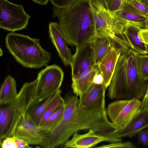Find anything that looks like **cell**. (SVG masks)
<instances>
[{
    "instance_id": "12",
    "label": "cell",
    "mask_w": 148,
    "mask_h": 148,
    "mask_svg": "<svg viewBox=\"0 0 148 148\" xmlns=\"http://www.w3.org/2000/svg\"><path fill=\"white\" fill-rule=\"evenodd\" d=\"M13 137L22 139L29 145L41 146L43 141L41 128L34 124L25 115L22 117L17 125Z\"/></svg>"
},
{
    "instance_id": "15",
    "label": "cell",
    "mask_w": 148,
    "mask_h": 148,
    "mask_svg": "<svg viewBox=\"0 0 148 148\" xmlns=\"http://www.w3.org/2000/svg\"><path fill=\"white\" fill-rule=\"evenodd\" d=\"M112 14L118 18L124 29L132 25L143 28L147 16L138 12L125 1L121 8Z\"/></svg>"
},
{
    "instance_id": "34",
    "label": "cell",
    "mask_w": 148,
    "mask_h": 148,
    "mask_svg": "<svg viewBox=\"0 0 148 148\" xmlns=\"http://www.w3.org/2000/svg\"><path fill=\"white\" fill-rule=\"evenodd\" d=\"M147 106H148V84L147 86L145 93L142 98L140 109Z\"/></svg>"
},
{
    "instance_id": "30",
    "label": "cell",
    "mask_w": 148,
    "mask_h": 148,
    "mask_svg": "<svg viewBox=\"0 0 148 148\" xmlns=\"http://www.w3.org/2000/svg\"><path fill=\"white\" fill-rule=\"evenodd\" d=\"M0 143L1 148H17L14 137H6Z\"/></svg>"
},
{
    "instance_id": "27",
    "label": "cell",
    "mask_w": 148,
    "mask_h": 148,
    "mask_svg": "<svg viewBox=\"0 0 148 148\" xmlns=\"http://www.w3.org/2000/svg\"><path fill=\"white\" fill-rule=\"evenodd\" d=\"M125 0H109L107 10L112 14L120 10Z\"/></svg>"
},
{
    "instance_id": "36",
    "label": "cell",
    "mask_w": 148,
    "mask_h": 148,
    "mask_svg": "<svg viewBox=\"0 0 148 148\" xmlns=\"http://www.w3.org/2000/svg\"><path fill=\"white\" fill-rule=\"evenodd\" d=\"M102 5L107 9V7L109 0H93Z\"/></svg>"
},
{
    "instance_id": "39",
    "label": "cell",
    "mask_w": 148,
    "mask_h": 148,
    "mask_svg": "<svg viewBox=\"0 0 148 148\" xmlns=\"http://www.w3.org/2000/svg\"><path fill=\"white\" fill-rule=\"evenodd\" d=\"M140 1L145 5L148 8V0H140Z\"/></svg>"
},
{
    "instance_id": "21",
    "label": "cell",
    "mask_w": 148,
    "mask_h": 148,
    "mask_svg": "<svg viewBox=\"0 0 148 148\" xmlns=\"http://www.w3.org/2000/svg\"><path fill=\"white\" fill-rule=\"evenodd\" d=\"M18 93L16 80L10 75L7 76L0 86V106L10 102L16 97Z\"/></svg>"
},
{
    "instance_id": "38",
    "label": "cell",
    "mask_w": 148,
    "mask_h": 148,
    "mask_svg": "<svg viewBox=\"0 0 148 148\" xmlns=\"http://www.w3.org/2000/svg\"><path fill=\"white\" fill-rule=\"evenodd\" d=\"M142 29H148V15L147 16V18L145 21L144 26Z\"/></svg>"
},
{
    "instance_id": "14",
    "label": "cell",
    "mask_w": 148,
    "mask_h": 148,
    "mask_svg": "<svg viewBox=\"0 0 148 148\" xmlns=\"http://www.w3.org/2000/svg\"><path fill=\"white\" fill-rule=\"evenodd\" d=\"M49 34L62 62L65 66L71 63L73 55L60 29L58 23L51 22L49 25Z\"/></svg>"
},
{
    "instance_id": "29",
    "label": "cell",
    "mask_w": 148,
    "mask_h": 148,
    "mask_svg": "<svg viewBox=\"0 0 148 148\" xmlns=\"http://www.w3.org/2000/svg\"><path fill=\"white\" fill-rule=\"evenodd\" d=\"M54 7L59 8H65L69 7L76 2L77 0H49Z\"/></svg>"
},
{
    "instance_id": "4",
    "label": "cell",
    "mask_w": 148,
    "mask_h": 148,
    "mask_svg": "<svg viewBox=\"0 0 148 148\" xmlns=\"http://www.w3.org/2000/svg\"><path fill=\"white\" fill-rule=\"evenodd\" d=\"M5 42L9 52L25 67L39 69L47 66L51 59V53L42 47L39 38L11 32L6 35Z\"/></svg>"
},
{
    "instance_id": "1",
    "label": "cell",
    "mask_w": 148,
    "mask_h": 148,
    "mask_svg": "<svg viewBox=\"0 0 148 148\" xmlns=\"http://www.w3.org/2000/svg\"><path fill=\"white\" fill-rule=\"evenodd\" d=\"M64 100L65 108L61 119L52 127L42 130L43 147L64 148L72 136L82 130H92L110 143L120 141L116 135L119 130L109 120L106 108L80 109L78 97L72 94H66Z\"/></svg>"
},
{
    "instance_id": "5",
    "label": "cell",
    "mask_w": 148,
    "mask_h": 148,
    "mask_svg": "<svg viewBox=\"0 0 148 148\" xmlns=\"http://www.w3.org/2000/svg\"><path fill=\"white\" fill-rule=\"evenodd\" d=\"M36 78L23 85L16 97L10 103L0 106V137H13L16 126L26 113L34 98Z\"/></svg>"
},
{
    "instance_id": "22",
    "label": "cell",
    "mask_w": 148,
    "mask_h": 148,
    "mask_svg": "<svg viewBox=\"0 0 148 148\" xmlns=\"http://www.w3.org/2000/svg\"><path fill=\"white\" fill-rule=\"evenodd\" d=\"M111 42V38L109 37L96 35L92 39L91 42L96 63L102 58Z\"/></svg>"
},
{
    "instance_id": "17",
    "label": "cell",
    "mask_w": 148,
    "mask_h": 148,
    "mask_svg": "<svg viewBox=\"0 0 148 148\" xmlns=\"http://www.w3.org/2000/svg\"><path fill=\"white\" fill-rule=\"evenodd\" d=\"M103 141L108 142L106 137L90 130L83 134L75 133L71 139L65 144L64 148H91Z\"/></svg>"
},
{
    "instance_id": "11",
    "label": "cell",
    "mask_w": 148,
    "mask_h": 148,
    "mask_svg": "<svg viewBox=\"0 0 148 148\" xmlns=\"http://www.w3.org/2000/svg\"><path fill=\"white\" fill-rule=\"evenodd\" d=\"M122 53L121 49L111 42L105 54L97 63L103 79V84L106 90L110 85L118 60Z\"/></svg>"
},
{
    "instance_id": "37",
    "label": "cell",
    "mask_w": 148,
    "mask_h": 148,
    "mask_svg": "<svg viewBox=\"0 0 148 148\" xmlns=\"http://www.w3.org/2000/svg\"><path fill=\"white\" fill-rule=\"evenodd\" d=\"M49 0H32L35 3L41 5H46L48 3Z\"/></svg>"
},
{
    "instance_id": "40",
    "label": "cell",
    "mask_w": 148,
    "mask_h": 148,
    "mask_svg": "<svg viewBox=\"0 0 148 148\" xmlns=\"http://www.w3.org/2000/svg\"><path fill=\"white\" fill-rule=\"evenodd\" d=\"M135 0H125V1L127 3H129L131 1H135Z\"/></svg>"
},
{
    "instance_id": "8",
    "label": "cell",
    "mask_w": 148,
    "mask_h": 148,
    "mask_svg": "<svg viewBox=\"0 0 148 148\" xmlns=\"http://www.w3.org/2000/svg\"><path fill=\"white\" fill-rule=\"evenodd\" d=\"M92 6L96 36L108 37L124 36V28L118 18L97 2L91 0Z\"/></svg>"
},
{
    "instance_id": "35",
    "label": "cell",
    "mask_w": 148,
    "mask_h": 148,
    "mask_svg": "<svg viewBox=\"0 0 148 148\" xmlns=\"http://www.w3.org/2000/svg\"><path fill=\"white\" fill-rule=\"evenodd\" d=\"M93 84H103V77L100 71L94 77Z\"/></svg>"
},
{
    "instance_id": "13",
    "label": "cell",
    "mask_w": 148,
    "mask_h": 148,
    "mask_svg": "<svg viewBox=\"0 0 148 148\" xmlns=\"http://www.w3.org/2000/svg\"><path fill=\"white\" fill-rule=\"evenodd\" d=\"M106 91L103 84H93L88 90L79 97L78 103V108L85 110L105 108Z\"/></svg>"
},
{
    "instance_id": "32",
    "label": "cell",
    "mask_w": 148,
    "mask_h": 148,
    "mask_svg": "<svg viewBox=\"0 0 148 148\" xmlns=\"http://www.w3.org/2000/svg\"><path fill=\"white\" fill-rule=\"evenodd\" d=\"M139 36L142 41L148 45V29L141 28Z\"/></svg>"
},
{
    "instance_id": "23",
    "label": "cell",
    "mask_w": 148,
    "mask_h": 148,
    "mask_svg": "<svg viewBox=\"0 0 148 148\" xmlns=\"http://www.w3.org/2000/svg\"><path fill=\"white\" fill-rule=\"evenodd\" d=\"M61 92L60 90L47 106L41 118L39 127H41L52 113L64 104V100L61 97Z\"/></svg>"
},
{
    "instance_id": "10",
    "label": "cell",
    "mask_w": 148,
    "mask_h": 148,
    "mask_svg": "<svg viewBox=\"0 0 148 148\" xmlns=\"http://www.w3.org/2000/svg\"><path fill=\"white\" fill-rule=\"evenodd\" d=\"M97 64L91 42H86L76 47L70 65L72 77L79 74Z\"/></svg>"
},
{
    "instance_id": "18",
    "label": "cell",
    "mask_w": 148,
    "mask_h": 148,
    "mask_svg": "<svg viewBox=\"0 0 148 148\" xmlns=\"http://www.w3.org/2000/svg\"><path fill=\"white\" fill-rule=\"evenodd\" d=\"M148 127V106L141 109L139 112L131 120L126 127L116 133L119 138L135 135L141 130Z\"/></svg>"
},
{
    "instance_id": "7",
    "label": "cell",
    "mask_w": 148,
    "mask_h": 148,
    "mask_svg": "<svg viewBox=\"0 0 148 148\" xmlns=\"http://www.w3.org/2000/svg\"><path fill=\"white\" fill-rule=\"evenodd\" d=\"M141 104L138 99L117 100L108 105L107 114L113 125L123 130L140 111Z\"/></svg>"
},
{
    "instance_id": "28",
    "label": "cell",
    "mask_w": 148,
    "mask_h": 148,
    "mask_svg": "<svg viewBox=\"0 0 148 148\" xmlns=\"http://www.w3.org/2000/svg\"><path fill=\"white\" fill-rule=\"evenodd\" d=\"M128 3L141 14L146 16L148 15V7L140 1L135 0Z\"/></svg>"
},
{
    "instance_id": "24",
    "label": "cell",
    "mask_w": 148,
    "mask_h": 148,
    "mask_svg": "<svg viewBox=\"0 0 148 148\" xmlns=\"http://www.w3.org/2000/svg\"><path fill=\"white\" fill-rule=\"evenodd\" d=\"M136 62L139 73L142 78L148 82V55L137 53Z\"/></svg>"
},
{
    "instance_id": "26",
    "label": "cell",
    "mask_w": 148,
    "mask_h": 148,
    "mask_svg": "<svg viewBox=\"0 0 148 148\" xmlns=\"http://www.w3.org/2000/svg\"><path fill=\"white\" fill-rule=\"evenodd\" d=\"M97 148H137L135 145L131 142H121L111 143L104 145H103Z\"/></svg>"
},
{
    "instance_id": "16",
    "label": "cell",
    "mask_w": 148,
    "mask_h": 148,
    "mask_svg": "<svg viewBox=\"0 0 148 148\" xmlns=\"http://www.w3.org/2000/svg\"><path fill=\"white\" fill-rule=\"evenodd\" d=\"M99 72L97 64L77 75L72 77L71 88L74 94L80 97L86 93L93 85L94 77Z\"/></svg>"
},
{
    "instance_id": "6",
    "label": "cell",
    "mask_w": 148,
    "mask_h": 148,
    "mask_svg": "<svg viewBox=\"0 0 148 148\" xmlns=\"http://www.w3.org/2000/svg\"><path fill=\"white\" fill-rule=\"evenodd\" d=\"M64 77L62 69L55 64L47 66L39 71L35 96L31 104L41 101L60 90Z\"/></svg>"
},
{
    "instance_id": "33",
    "label": "cell",
    "mask_w": 148,
    "mask_h": 148,
    "mask_svg": "<svg viewBox=\"0 0 148 148\" xmlns=\"http://www.w3.org/2000/svg\"><path fill=\"white\" fill-rule=\"evenodd\" d=\"M16 142L17 148H31L26 141L22 139L16 138Z\"/></svg>"
},
{
    "instance_id": "2",
    "label": "cell",
    "mask_w": 148,
    "mask_h": 148,
    "mask_svg": "<svg viewBox=\"0 0 148 148\" xmlns=\"http://www.w3.org/2000/svg\"><path fill=\"white\" fill-rule=\"evenodd\" d=\"M53 16L58 18L61 32L71 46L76 47L91 42L96 35L91 0H77L65 8L54 7Z\"/></svg>"
},
{
    "instance_id": "31",
    "label": "cell",
    "mask_w": 148,
    "mask_h": 148,
    "mask_svg": "<svg viewBox=\"0 0 148 148\" xmlns=\"http://www.w3.org/2000/svg\"><path fill=\"white\" fill-rule=\"evenodd\" d=\"M138 133V143L145 146L148 145V130H141Z\"/></svg>"
},
{
    "instance_id": "9",
    "label": "cell",
    "mask_w": 148,
    "mask_h": 148,
    "mask_svg": "<svg viewBox=\"0 0 148 148\" xmlns=\"http://www.w3.org/2000/svg\"><path fill=\"white\" fill-rule=\"evenodd\" d=\"M30 16L21 5L0 0V27L15 32L26 28Z\"/></svg>"
},
{
    "instance_id": "3",
    "label": "cell",
    "mask_w": 148,
    "mask_h": 148,
    "mask_svg": "<svg viewBox=\"0 0 148 148\" xmlns=\"http://www.w3.org/2000/svg\"><path fill=\"white\" fill-rule=\"evenodd\" d=\"M137 52L130 48L121 53L116 66L108 91L112 99H140L145 95L148 81L138 72L136 62Z\"/></svg>"
},
{
    "instance_id": "25",
    "label": "cell",
    "mask_w": 148,
    "mask_h": 148,
    "mask_svg": "<svg viewBox=\"0 0 148 148\" xmlns=\"http://www.w3.org/2000/svg\"><path fill=\"white\" fill-rule=\"evenodd\" d=\"M65 108L64 104L52 113L42 126L40 127L42 129L49 128L57 123L62 118Z\"/></svg>"
},
{
    "instance_id": "19",
    "label": "cell",
    "mask_w": 148,
    "mask_h": 148,
    "mask_svg": "<svg viewBox=\"0 0 148 148\" xmlns=\"http://www.w3.org/2000/svg\"><path fill=\"white\" fill-rule=\"evenodd\" d=\"M141 28L137 26H130L124 30L123 34L128 42L130 48L140 54L148 53V45L142 42L139 36Z\"/></svg>"
},
{
    "instance_id": "20",
    "label": "cell",
    "mask_w": 148,
    "mask_h": 148,
    "mask_svg": "<svg viewBox=\"0 0 148 148\" xmlns=\"http://www.w3.org/2000/svg\"><path fill=\"white\" fill-rule=\"evenodd\" d=\"M60 90L54 92L41 101L31 104L26 113L25 116L34 124L39 127L44 112Z\"/></svg>"
}]
</instances>
